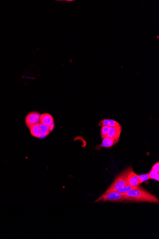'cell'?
<instances>
[{"label": "cell", "mask_w": 159, "mask_h": 239, "mask_svg": "<svg viewBox=\"0 0 159 239\" xmlns=\"http://www.w3.org/2000/svg\"><path fill=\"white\" fill-rule=\"evenodd\" d=\"M41 123L45 125H49L54 123V119L52 116L47 113H45L40 116Z\"/></svg>", "instance_id": "obj_7"}, {"label": "cell", "mask_w": 159, "mask_h": 239, "mask_svg": "<svg viewBox=\"0 0 159 239\" xmlns=\"http://www.w3.org/2000/svg\"><path fill=\"white\" fill-rule=\"evenodd\" d=\"M151 170L155 171V172L159 173V162H157L155 163L151 168Z\"/></svg>", "instance_id": "obj_16"}, {"label": "cell", "mask_w": 159, "mask_h": 239, "mask_svg": "<svg viewBox=\"0 0 159 239\" xmlns=\"http://www.w3.org/2000/svg\"><path fill=\"white\" fill-rule=\"evenodd\" d=\"M109 130V126H102L101 128V136L102 138L107 136V134Z\"/></svg>", "instance_id": "obj_14"}, {"label": "cell", "mask_w": 159, "mask_h": 239, "mask_svg": "<svg viewBox=\"0 0 159 239\" xmlns=\"http://www.w3.org/2000/svg\"><path fill=\"white\" fill-rule=\"evenodd\" d=\"M138 178L140 184L143 182L150 180L149 173H147V174H142V175H138Z\"/></svg>", "instance_id": "obj_12"}, {"label": "cell", "mask_w": 159, "mask_h": 239, "mask_svg": "<svg viewBox=\"0 0 159 239\" xmlns=\"http://www.w3.org/2000/svg\"><path fill=\"white\" fill-rule=\"evenodd\" d=\"M40 128L41 134H42V135L40 137H43L44 136H46L50 132L49 129L48 125H45L43 124L40 123Z\"/></svg>", "instance_id": "obj_11"}, {"label": "cell", "mask_w": 159, "mask_h": 239, "mask_svg": "<svg viewBox=\"0 0 159 239\" xmlns=\"http://www.w3.org/2000/svg\"><path fill=\"white\" fill-rule=\"evenodd\" d=\"M132 170V168L130 167L119 174L115 179L114 182L111 184L108 190L106 191L105 192L118 191L127 185V178L129 173Z\"/></svg>", "instance_id": "obj_2"}, {"label": "cell", "mask_w": 159, "mask_h": 239, "mask_svg": "<svg viewBox=\"0 0 159 239\" xmlns=\"http://www.w3.org/2000/svg\"><path fill=\"white\" fill-rule=\"evenodd\" d=\"M138 187H132V186H129V185H127L126 186H125L124 188L122 189H120V190H118V192H120L125 193L127 192H129V191H131V190H134V189H136V188H138Z\"/></svg>", "instance_id": "obj_13"}, {"label": "cell", "mask_w": 159, "mask_h": 239, "mask_svg": "<svg viewBox=\"0 0 159 239\" xmlns=\"http://www.w3.org/2000/svg\"><path fill=\"white\" fill-rule=\"evenodd\" d=\"M128 201L132 202H146L159 204V199L154 195L140 187L125 193Z\"/></svg>", "instance_id": "obj_1"}, {"label": "cell", "mask_w": 159, "mask_h": 239, "mask_svg": "<svg viewBox=\"0 0 159 239\" xmlns=\"http://www.w3.org/2000/svg\"><path fill=\"white\" fill-rule=\"evenodd\" d=\"M149 174L150 178V179H154L156 181H159V173L155 172L153 170H151L150 172L149 173Z\"/></svg>", "instance_id": "obj_15"}, {"label": "cell", "mask_w": 159, "mask_h": 239, "mask_svg": "<svg viewBox=\"0 0 159 239\" xmlns=\"http://www.w3.org/2000/svg\"><path fill=\"white\" fill-rule=\"evenodd\" d=\"M30 131H31V134L35 137L40 138L42 135L41 130L40 128L39 123H37L32 125L30 128Z\"/></svg>", "instance_id": "obj_9"}, {"label": "cell", "mask_w": 159, "mask_h": 239, "mask_svg": "<svg viewBox=\"0 0 159 239\" xmlns=\"http://www.w3.org/2000/svg\"><path fill=\"white\" fill-rule=\"evenodd\" d=\"M119 123L113 119H104L99 122V125L100 126H108L109 127L117 126Z\"/></svg>", "instance_id": "obj_10"}, {"label": "cell", "mask_w": 159, "mask_h": 239, "mask_svg": "<svg viewBox=\"0 0 159 239\" xmlns=\"http://www.w3.org/2000/svg\"><path fill=\"white\" fill-rule=\"evenodd\" d=\"M49 126V129L50 131H52V130L54 129V123H53L51 124L50 125H48Z\"/></svg>", "instance_id": "obj_17"}, {"label": "cell", "mask_w": 159, "mask_h": 239, "mask_svg": "<svg viewBox=\"0 0 159 239\" xmlns=\"http://www.w3.org/2000/svg\"><path fill=\"white\" fill-rule=\"evenodd\" d=\"M102 139H103V142L101 145V147H107V148L111 147L118 142L116 140L108 137H105Z\"/></svg>", "instance_id": "obj_8"}, {"label": "cell", "mask_w": 159, "mask_h": 239, "mask_svg": "<svg viewBox=\"0 0 159 239\" xmlns=\"http://www.w3.org/2000/svg\"><path fill=\"white\" fill-rule=\"evenodd\" d=\"M40 120V116L37 112H33L29 113L26 118V123L29 128H31L33 125L39 123Z\"/></svg>", "instance_id": "obj_5"}, {"label": "cell", "mask_w": 159, "mask_h": 239, "mask_svg": "<svg viewBox=\"0 0 159 239\" xmlns=\"http://www.w3.org/2000/svg\"><path fill=\"white\" fill-rule=\"evenodd\" d=\"M128 201L127 198L125 193L118 191L107 192L102 195L95 201V203L100 202H122Z\"/></svg>", "instance_id": "obj_3"}, {"label": "cell", "mask_w": 159, "mask_h": 239, "mask_svg": "<svg viewBox=\"0 0 159 239\" xmlns=\"http://www.w3.org/2000/svg\"><path fill=\"white\" fill-rule=\"evenodd\" d=\"M127 182V185L132 187H138L140 185L138 175L134 172L133 170H132L128 175Z\"/></svg>", "instance_id": "obj_6"}, {"label": "cell", "mask_w": 159, "mask_h": 239, "mask_svg": "<svg viewBox=\"0 0 159 239\" xmlns=\"http://www.w3.org/2000/svg\"><path fill=\"white\" fill-rule=\"evenodd\" d=\"M121 132H122V126L120 125H119L117 126H113V127H109V131L107 134V136L106 137L112 138L118 142Z\"/></svg>", "instance_id": "obj_4"}]
</instances>
